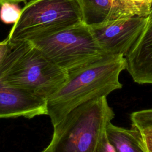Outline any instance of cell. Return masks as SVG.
Wrapping results in <instances>:
<instances>
[{
  "label": "cell",
  "instance_id": "obj_1",
  "mask_svg": "<svg viewBox=\"0 0 152 152\" xmlns=\"http://www.w3.org/2000/svg\"><path fill=\"white\" fill-rule=\"evenodd\" d=\"M125 69L124 55H104L69 76L66 83L47 100V115L52 125L79 104L122 88L119 77Z\"/></svg>",
  "mask_w": 152,
  "mask_h": 152
},
{
  "label": "cell",
  "instance_id": "obj_2",
  "mask_svg": "<svg viewBox=\"0 0 152 152\" xmlns=\"http://www.w3.org/2000/svg\"><path fill=\"white\" fill-rule=\"evenodd\" d=\"M68 73L49 59L31 41L12 43L4 61L2 82L48 100L68 81Z\"/></svg>",
  "mask_w": 152,
  "mask_h": 152
},
{
  "label": "cell",
  "instance_id": "obj_3",
  "mask_svg": "<svg viewBox=\"0 0 152 152\" xmlns=\"http://www.w3.org/2000/svg\"><path fill=\"white\" fill-rule=\"evenodd\" d=\"M107 96L76 106L53 125L51 140L43 152H98L107 125L115 116Z\"/></svg>",
  "mask_w": 152,
  "mask_h": 152
},
{
  "label": "cell",
  "instance_id": "obj_4",
  "mask_svg": "<svg viewBox=\"0 0 152 152\" xmlns=\"http://www.w3.org/2000/svg\"><path fill=\"white\" fill-rule=\"evenodd\" d=\"M30 41L69 76L106 55L83 21Z\"/></svg>",
  "mask_w": 152,
  "mask_h": 152
},
{
  "label": "cell",
  "instance_id": "obj_5",
  "mask_svg": "<svg viewBox=\"0 0 152 152\" xmlns=\"http://www.w3.org/2000/svg\"><path fill=\"white\" fill-rule=\"evenodd\" d=\"M82 21L79 0H31L21 10L7 37L11 43L31 40Z\"/></svg>",
  "mask_w": 152,
  "mask_h": 152
},
{
  "label": "cell",
  "instance_id": "obj_6",
  "mask_svg": "<svg viewBox=\"0 0 152 152\" xmlns=\"http://www.w3.org/2000/svg\"><path fill=\"white\" fill-rule=\"evenodd\" d=\"M147 23V17L134 16L90 26L92 33L106 55L128 53Z\"/></svg>",
  "mask_w": 152,
  "mask_h": 152
},
{
  "label": "cell",
  "instance_id": "obj_7",
  "mask_svg": "<svg viewBox=\"0 0 152 152\" xmlns=\"http://www.w3.org/2000/svg\"><path fill=\"white\" fill-rule=\"evenodd\" d=\"M4 61L0 65V119L18 117L31 119L47 115L46 100L6 86L2 82L1 75Z\"/></svg>",
  "mask_w": 152,
  "mask_h": 152
},
{
  "label": "cell",
  "instance_id": "obj_8",
  "mask_svg": "<svg viewBox=\"0 0 152 152\" xmlns=\"http://www.w3.org/2000/svg\"><path fill=\"white\" fill-rule=\"evenodd\" d=\"M126 70L139 84H152V7L145 26L125 56Z\"/></svg>",
  "mask_w": 152,
  "mask_h": 152
},
{
  "label": "cell",
  "instance_id": "obj_9",
  "mask_svg": "<svg viewBox=\"0 0 152 152\" xmlns=\"http://www.w3.org/2000/svg\"><path fill=\"white\" fill-rule=\"evenodd\" d=\"M83 21L90 26L134 16L142 17L137 7L128 0H79Z\"/></svg>",
  "mask_w": 152,
  "mask_h": 152
},
{
  "label": "cell",
  "instance_id": "obj_10",
  "mask_svg": "<svg viewBox=\"0 0 152 152\" xmlns=\"http://www.w3.org/2000/svg\"><path fill=\"white\" fill-rule=\"evenodd\" d=\"M106 132L116 152H147L141 131L135 126L128 129L110 122L107 125Z\"/></svg>",
  "mask_w": 152,
  "mask_h": 152
},
{
  "label": "cell",
  "instance_id": "obj_11",
  "mask_svg": "<svg viewBox=\"0 0 152 152\" xmlns=\"http://www.w3.org/2000/svg\"><path fill=\"white\" fill-rule=\"evenodd\" d=\"M21 10L17 4L5 3L1 6L0 20L7 24H14L19 18Z\"/></svg>",
  "mask_w": 152,
  "mask_h": 152
},
{
  "label": "cell",
  "instance_id": "obj_12",
  "mask_svg": "<svg viewBox=\"0 0 152 152\" xmlns=\"http://www.w3.org/2000/svg\"><path fill=\"white\" fill-rule=\"evenodd\" d=\"M129 118L132 125L138 129L152 126V109L133 112Z\"/></svg>",
  "mask_w": 152,
  "mask_h": 152
},
{
  "label": "cell",
  "instance_id": "obj_13",
  "mask_svg": "<svg viewBox=\"0 0 152 152\" xmlns=\"http://www.w3.org/2000/svg\"><path fill=\"white\" fill-rule=\"evenodd\" d=\"M134 4L140 11L142 17H147L152 7V0H128Z\"/></svg>",
  "mask_w": 152,
  "mask_h": 152
},
{
  "label": "cell",
  "instance_id": "obj_14",
  "mask_svg": "<svg viewBox=\"0 0 152 152\" xmlns=\"http://www.w3.org/2000/svg\"><path fill=\"white\" fill-rule=\"evenodd\" d=\"M147 152H152V126L140 129Z\"/></svg>",
  "mask_w": 152,
  "mask_h": 152
},
{
  "label": "cell",
  "instance_id": "obj_15",
  "mask_svg": "<svg viewBox=\"0 0 152 152\" xmlns=\"http://www.w3.org/2000/svg\"><path fill=\"white\" fill-rule=\"evenodd\" d=\"M12 46L11 43L7 37L4 40L0 42V65L5 58Z\"/></svg>",
  "mask_w": 152,
  "mask_h": 152
},
{
  "label": "cell",
  "instance_id": "obj_16",
  "mask_svg": "<svg viewBox=\"0 0 152 152\" xmlns=\"http://www.w3.org/2000/svg\"><path fill=\"white\" fill-rule=\"evenodd\" d=\"M27 0H0V7L5 3H13L18 4L20 2H24Z\"/></svg>",
  "mask_w": 152,
  "mask_h": 152
}]
</instances>
